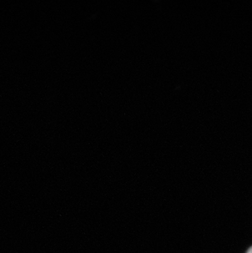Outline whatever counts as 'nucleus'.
<instances>
[{
    "mask_svg": "<svg viewBox=\"0 0 252 253\" xmlns=\"http://www.w3.org/2000/svg\"><path fill=\"white\" fill-rule=\"evenodd\" d=\"M247 253H252V247L251 249H248V251L247 252Z\"/></svg>",
    "mask_w": 252,
    "mask_h": 253,
    "instance_id": "1",
    "label": "nucleus"
}]
</instances>
